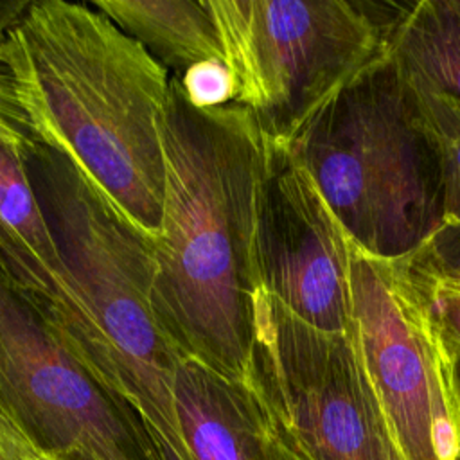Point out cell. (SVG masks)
<instances>
[{"mask_svg":"<svg viewBox=\"0 0 460 460\" xmlns=\"http://www.w3.org/2000/svg\"><path fill=\"white\" fill-rule=\"evenodd\" d=\"M41 455L0 417V460H40Z\"/></svg>","mask_w":460,"mask_h":460,"instance_id":"cell-19","label":"cell"},{"mask_svg":"<svg viewBox=\"0 0 460 460\" xmlns=\"http://www.w3.org/2000/svg\"><path fill=\"white\" fill-rule=\"evenodd\" d=\"M270 460H305V458H302L293 447L284 444L270 428Z\"/></svg>","mask_w":460,"mask_h":460,"instance_id":"cell-22","label":"cell"},{"mask_svg":"<svg viewBox=\"0 0 460 460\" xmlns=\"http://www.w3.org/2000/svg\"><path fill=\"white\" fill-rule=\"evenodd\" d=\"M180 84L187 99L198 108H214L232 102V77L223 63H203L192 66Z\"/></svg>","mask_w":460,"mask_h":460,"instance_id":"cell-16","label":"cell"},{"mask_svg":"<svg viewBox=\"0 0 460 460\" xmlns=\"http://www.w3.org/2000/svg\"><path fill=\"white\" fill-rule=\"evenodd\" d=\"M0 417L43 456L164 460L138 413L75 358L2 264Z\"/></svg>","mask_w":460,"mask_h":460,"instance_id":"cell-7","label":"cell"},{"mask_svg":"<svg viewBox=\"0 0 460 460\" xmlns=\"http://www.w3.org/2000/svg\"><path fill=\"white\" fill-rule=\"evenodd\" d=\"M350 243L288 144L268 137L257 212L262 291L302 322L350 336Z\"/></svg>","mask_w":460,"mask_h":460,"instance_id":"cell-9","label":"cell"},{"mask_svg":"<svg viewBox=\"0 0 460 460\" xmlns=\"http://www.w3.org/2000/svg\"><path fill=\"white\" fill-rule=\"evenodd\" d=\"M246 385L305 460H404L352 338L302 322L262 289Z\"/></svg>","mask_w":460,"mask_h":460,"instance_id":"cell-6","label":"cell"},{"mask_svg":"<svg viewBox=\"0 0 460 460\" xmlns=\"http://www.w3.org/2000/svg\"><path fill=\"white\" fill-rule=\"evenodd\" d=\"M422 288L429 298V305L449 345V350L453 354H460V293L446 289H429L426 286Z\"/></svg>","mask_w":460,"mask_h":460,"instance_id":"cell-18","label":"cell"},{"mask_svg":"<svg viewBox=\"0 0 460 460\" xmlns=\"http://www.w3.org/2000/svg\"><path fill=\"white\" fill-rule=\"evenodd\" d=\"M174 399L190 460H270V424L246 383L181 359Z\"/></svg>","mask_w":460,"mask_h":460,"instance_id":"cell-10","label":"cell"},{"mask_svg":"<svg viewBox=\"0 0 460 460\" xmlns=\"http://www.w3.org/2000/svg\"><path fill=\"white\" fill-rule=\"evenodd\" d=\"M413 97L438 147L444 221L460 219V111L438 99Z\"/></svg>","mask_w":460,"mask_h":460,"instance_id":"cell-14","label":"cell"},{"mask_svg":"<svg viewBox=\"0 0 460 460\" xmlns=\"http://www.w3.org/2000/svg\"><path fill=\"white\" fill-rule=\"evenodd\" d=\"M386 52L411 93L460 111V0L411 2Z\"/></svg>","mask_w":460,"mask_h":460,"instance_id":"cell-12","label":"cell"},{"mask_svg":"<svg viewBox=\"0 0 460 460\" xmlns=\"http://www.w3.org/2000/svg\"><path fill=\"white\" fill-rule=\"evenodd\" d=\"M232 77V102L289 140L336 92L386 52L410 4L207 0Z\"/></svg>","mask_w":460,"mask_h":460,"instance_id":"cell-5","label":"cell"},{"mask_svg":"<svg viewBox=\"0 0 460 460\" xmlns=\"http://www.w3.org/2000/svg\"><path fill=\"white\" fill-rule=\"evenodd\" d=\"M453 397H455V437H456L455 460H460V354H453Z\"/></svg>","mask_w":460,"mask_h":460,"instance_id":"cell-21","label":"cell"},{"mask_svg":"<svg viewBox=\"0 0 460 460\" xmlns=\"http://www.w3.org/2000/svg\"><path fill=\"white\" fill-rule=\"evenodd\" d=\"M90 4L142 43L178 79L196 65H225L207 0H93Z\"/></svg>","mask_w":460,"mask_h":460,"instance_id":"cell-13","label":"cell"},{"mask_svg":"<svg viewBox=\"0 0 460 460\" xmlns=\"http://www.w3.org/2000/svg\"><path fill=\"white\" fill-rule=\"evenodd\" d=\"M0 68L40 144L66 156L149 243L162 235L158 119L171 72L90 2L31 0Z\"/></svg>","mask_w":460,"mask_h":460,"instance_id":"cell-2","label":"cell"},{"mask_svg":"<svg viewBox=\"0 0 460 460\" xmlns=\"http://www.w3.org/2000/svg\"><path fill=\"white\" fill-rule=\"evenodd\" d=\"M0 142L14 147L25 156L36 146H40L16 99L13 83L2 68H0Z\"/></svg>","mask_w":460,"mask_h":460,"instance_id":"cell-17","label":"cell"},{"mask_svg":"<svg viewBox=\"0 0 460 460\" xmlns=\"http://www.w3.org/2000/svg\"><path fill=\"white\" fill-rule=\"evenodd\" d=\"M282 142L363 252L402 259L442 225L438 147L388 52Z\"/></svg>","mask_w":460,"mask_h":460,"instance_id":"cell-4","label":"cell"},{"mask_svg":"<svg viewBox=\"0 0 460 460\" xmlns=\"http://www.w3.org/2000/svg\"><path fill=\"white\" fill-rule=\"evenodd\" d=\"M0 264L40 305L65 288L63 262L31 185L25 155L0 142Z\"/></svg>","mask_w":460,"mask_h":460,"instance_id":"cell-11","label":"cell"},{"mask_svg":"<svg viewBox=\"0 0 460 460\" xmlns=\"http://www.w3.org/2000/svg\"><path fill=\"white\" fill-rule=\"evenodd\" d=\"M25 167L65 271L63 293L41 309L95 379L138 413L164 460H190L174 399L183 358L155 313L151 243L66 156L40 144Z\"/></svg>","mask_w":460,"mask_h":460,"instance_id":"cell-3","label":"cell"},{"mask_svg":"<svg viewBox=\"0 0 460 460\" xmlns=\"http://www.w3.org/2000/svg\"><path fill=\"white\" fill-rule=\"evenodd\" d=\"M402 261L422 286L460 293V219L442 221Z\"/></svg>","mask_w":460,"mask_h":460,"instance_id":"cell-15","label":"cell"},{"mask_svg":"<svg viewBox=\"0 0 460 460\" xmlns=\"http://www.w3.org/2000/svg\"><path fill=\"white\" fill-rule=\"evenodd\" d=\"M162 235L151 243L156 318L183 359L246 383L262 289L257 212L268 135L235 102L194 106L171 75L158 119Z\"/></svg>","mask_w":460,"mask_h":460,"instance_id":"cell-1","label":"cell"},{"mask_svg":"<svg viewBox=\"0 0 460 460\" xmlns=\"http://www.w3.org/2000/svg\"><path fill=\"white\" fill-rule=\"evenodd\" d=\"M352 332L404 460H455L453 354L402 259L350 243Z\"/></svg>","mask_w":460,"mask_h":460,"instance_id":"cell-8","label":"cell"},{"mask_svg":"<svg viewBox=\"0 0 460 460\" xmlns=\"http://www.w3.org/2000/svg\"><path fill=\"white\" fill-rule=\"evenodd\" d=\"M31 0H0V43L22 18Z\"/></svg>","mask_w":460,"mask_h":460,"instance_id":"cell-20","label":"cell"},{"mask_svg":"<svg viewBox=\"0 0 460 460\" xmlns=\"http://www.w3.org/2000/svg\"><path fill=\"white\" fill-rule=\"evenodd\" d=\"M40 460H92L86 455L79 453V451H70V453H63V455H56V456H43Z\"/></svg>","mask_w":460,"mask_h":460,"instance_id":"cell-23","label":"cell"}]
</instances>
